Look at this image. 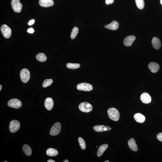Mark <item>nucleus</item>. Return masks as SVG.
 <instances>
[{
    "mask_svg": "<svg viewBox=\"0 0 162 162\" xmlns=\"http://www.w3.org/2000/svg\"><path fill=\"white\" fill-rule=\"evenodd\" d=\"M107 113L109 118L114 121H117L120 118V114L117 109L111 107L107 110Z\"/></svg>",
    "mask_w": 162,
    "mask_h": 162,
    "instance_id": "nucleus-1",
    "label": "nucleus"
},
{
    "mask_svg": "<svg viewBox=\"0 0 162 162\" xmlns=\"http://www.w3.org/2000/svg\"><path fill=\"white\" fill-rule=\"evenodd\" d=\"M20 79L22 82L24 83H26L30 78V73L29 70L26 69H22L20 72Z\"/></svg>",
    "mask_w": 162,
    "mask_h": 162,
    "instance_id": "nucleus-2",
    "label": "nucleus"
},
{
    "mask_svg": "<svg viewBox=\"0 0 162 162\" xmlns=\"http://www.w3.org/2000/svg\"><path fill=\"white\" fill-rule=\"evenodd\" d=\"M11 4L12 8L15 12H21L23 5L20 2V0H12L11 1Z\"/></svg>",
    "mask_w": 162,
    "mask_h": 162,
    "instance_id": "nucleus-3",
    "label": "nucleus"
},
{
    "mask_svg": "<svg viewBox=\"0 0 162 162\" xmlns=\"http://www.w3.org/2000/svg\"><path fill=\"white\" fill-rule=\"evenodd\" d=\"M0 30L4 38L8 39L11 37L12 33L11 30L10 28L7 25H2L1 26Z\"/></svg>",
    "mask_w": 162,
    "mask_h": 162,
    "instance_id": "nucleus-4",
    "label": "nucleus"
},
{
    "mask_svg": "<svg viewBox=\"0 0 162 162\" xmlns=\"http://www.w3.org/2000/svg\"><path fill=\"white\" fill-rule=\"evenodd\" d=\"M79 110L84 112L88 113L92 111V106L89 103L87 102L81 103L79 105Z\"/></svg>",
    "mask_w": 162,
    "mask_h": 162,
    "instance_id": "nucleus-5",
    "label": "nucleus"
},
{
    "mask_svg": "<svg viewBox=\"0 0 162 162\" xmlns=\"http://www.w3.org/2000/svg\"><path fill=\"white\" fill-rule=\"evenodd\" d=\"M61 124L59 122L55 123L51 127L50 134L52 136H56L60 133L61 130Z\"/></svg>",
    "mask_w": 162,
    "mask_h": 162,
    "instance_id": "nucleus-6",
    "label": "nucleus"
},
{
    "mask_svg": "<svg viewBox=\"0 0 162 162\" xmlns=\"http://www.w3.org/2000/svg\"><path fill=\"white\" fill-rule=\"evenodd\" d=\"M20 127L19 122L17 120H13L10 122L9 129L11 133H14L19 130Z\"/></svg>",
    "mask_w": 162,
    "mask_h": 162,
    "instance_id": "nucleus-7",
    "label": "nucleus"
},
{
    "mask_svg": "<svg viewBox=\"0 0 162 162\" xmlns=\"http://www.w3.org/2000/svg\"><path fill=\"white\" fill-rule=\"evenodd\" d=\"M77 88L79 90L90 91L93 89V87L90 84L82 83L79 84L77 86Z\"/></svg>",
    "mask_w": 162,
    "mask_h": 162,
    "instance_id": "nucleus-8",
    "label": "nucleus"
},
{
    "mask_svg": "<svg viewBox=\"0 0 162 162\" xmlns=\"http://www.w3.org/2000/svg\"><path fill=\"white\" fill-rule=\"evenodd\" d=\"M22 103L20 100L17 98H13L8 101V105L12 108L18 109L21 107Z\"/></svg>",
    "mask_w": 162,
    "mask_h": 162,
    "instance_id": "nucleus-9",
    "label": "nucleus"
},
{
    "mask_svg": "<svg viewBox=\"0 0 162 162\" xmlns=\"http://www.w3.org/2000/svg\"><path fill=\"white\" fill-rule=\"evenodd\" d=\"M140 99L144 103L148 104L151 102V97L148 93L144 92L141 95Z\"/></svg>",
    "mask_w": 162,
    "mask_h": 162,
    "instance_id": "nucleus-10",
    "label": "nucleus"
},
{
    "mask_svg": "<svg viewBox=\"0 0 162 162\" xmlns=\"http://www.w3.org/2000/svg\"><path fill=\"white\" fill-rule=\"evenodd\" d=\"M136 39V37L135 36H128L125 38L123 41V43L125 46L129 47L132 45L133 43Z\"/></svg>",
    "mask_w": 162,
    "mask_h": 162,
    "instance_id": "nucleus-11",
    "label": "nucleus"
},
{
    "mask_svg": "<svg viewBox=\"0 0 162 162\" xmlns=\"http://www.w3.org/2000/svg\"><path fill=\"white\" fill-rule=\"evenodd\" d=\"M93 129L95 131L98 132L107 131L110 130V127L100 125H96L94 126Z\"/></svg>",
    "mask_w": 162,
    "mask_h": 162,
    "instance_id": "nucleus-12",
    "label": "nucleus"
},
{
    "mask_svg": "<svg viewBox=\"0 0 162 162\" xmlns=\"http://www.w3.org/2000/svg\"><path fill=\"white\" fill-rule=\"evenodd\" d=\"M39 4L41 7H48L52 6L54 3L53 0H39Z\"/></svg>",
    "mask_w": 162,
    "mask_h": 162,
    "instance_id": "nucleus-13",
    "label": "nucleus"
},
{
    "mask_svg": "<svg viewBox=\"0 0 162 162\" xmlns=\"http://www.w3.org/2000/svg\"><path fill=\"white\" fill-rule=\"evenodd\" d=\"M54 102L52 98L48 97L46 99L45 101V106L47 110H50L53 107Z\"/></svg>",
    "mask_w": 162,
    "mask_h": 162,
    "instance_id": "nucleus-14",
    "label": "nucleus"
},
{
    "mask_svg": "<svg viewBox=\"0 0 162 162\" xmlns=\"http://www.w3.org/2000/svg\"><path fill=\"white\" fill-rule=\"evenodd\" d=\"M148 68L153 73H157L160 69V66L157 63L154 62H151L148 65Z\"/></svg>",
    "mask_w": 162,
    "mask_h": 162,
    "instance_id": "nucleus-15",
    "label": "nucleus"
},
{
    "mask_svg": "<svg viewBox=\"0 0 162 162\" xmlns=\"http://www.w3.org/2000/svg\"><path fill=\"white\" fill-rule=\"evenodd\" d=\"M119 26V24L118 22L116 20H113L110 24L104 26L106 28L113 30H117Z\"/></svg>",
    "mask_w": 162,
    "mask_h": 162,
    "instance_id": "nucleus-16",
    "label": "nucleus"
},
{
    "mask_svg": "<svg viewBox=\"0 0 162 162\" xmlns=\"http://www.w3.org/2000/svg\"><path fill=\"white\" fill-rule=\"evenodd\" d=\"M128 145L129 148L132 151L136 152L138 150V147L134 139L131 138L128 142Z\"/></svg>",
    "mask_w": 162,
    "mask_h": 162,
    "instance_id": "nucleus-17",
    "label": "nucleus"
},
{
    "mask_svg": "<svg viewBox=\"0 0 162 162\" xmlns=\"http://www.w3.org/2000/svg\"><path fill=\"white\" fill-rule=\"evenodd\" d=\"M151 43L154 48L157 50L159 49L161 46V43L160 39L156 37L153 38Z\"/></svg>",
    "mask_w": 162,
    "mask_h": 162,
    "instance_id": "nucleus-18",
    "label": "nucleus"
},
{
    "mask_svg": "<svg viewBox=\"0 0 162 162\" xmlns=\"http://www.w3.org/2000/svg\"><path fill=\"white\" fill-rule=\"evenodd\" d=\"M134 118L137 122L140 123H142L145 121V116L140 113H137L134 116Z\"/></svg>",
    "mask_w": 162,
    "mask_h": 162,
    "instance_id": "nucleus-19",
    "label": "nucleus"
},
{
    "mask_svg": "<svg viewBox=\"0 0 162 162\" xmlns=\"http://www.w3.org/2000/svg\"><path fill=\"white\" fill-rule=\"evenodd\" d=\"M108 146L107 144H104L101 145L98 148L97 151V156L98 157H101L104 152L108 148Z\"/></svg>",
    "mask_w": 162,
    "mask_h": 162,
    "instance_id": "nucleus-20",
    "label": "nucleus"
},
{
    "mask_svg": "<svg viewBox=\"0 0 162 162\" xmlns=\"http://www.w3.org/2000/svg\"><path fill=\"white\" fill-rule=\"evenodd\" d=\"M46 154L47 155L50 157H55L58 154V152L56 150V149H54L52 148H50L47 150Z\"/></svg>",
    "mask_w": 162,
    "mask_h": 162,
    "instance_id": "nucleus-21",
    "label": "nucleus"
},
{
    "mask_svg": "<svg viewBox=\"0 0 162 162\" xmlns=\"http://www.w3.org/2000/svg\"><path fill=\"white\" fill-rule=\"evenodd\" d=\"M23 150L26 155L30 156L32 154V150L30 147L27 144H25L23 146Z\"/></svg>",
    "mask_w": 162,
    "mask_h": 162,
    "instance_id": "nucleus-22",
    "label": "nucleus"
},
{
    "mask_svg": "<svg viewBox=\"0 0 162 162\" xmlns=\"http://www.w3.org/2000/svg\"><path fill=\"white\" fill-rule=\"evenodd\" d=\"M36 59L38 61L40 62H45L47 60V57L43 53H39L36 56Z\"/></svg>",
    "mask_w": 162,
    "mask_h": 162,
    "instance_id": "nucleus-23",
    "label": "nucleus"
},
{
    "mask_svg": "<svg viewBox=\"0 0 162 162\" xmlns=\"http://www.w3.org/2000/svg\"><path fill=\"white\" fill-rule=\"evenodd\" d=\"M67 68L71 69H76L80 67V65L79 63H68L67 64Z\"/></svg>",
    "mask_w": 162,
    "mask_h": 162,
    "instance_id": "nucleus-24",
    "label": "nucleus"
},
{
    "mask_svg": "<svg viewBox=\"0 0 162 162\" xmlns=\"http://www.w3.org/2000/svg\"><path fill=\"white\" fill-rule=\"evenodd\" d=\"M79 29L77 27H75L73 28L71 34V38L72 39H75L79 33Z\"/></svg>",
    "mask_w": 162,
    "mask_h": 162,
    "instance_id": "nucleus-25",
    "label": "nucleus"
},
{
    "mask_svg": "<svg viewBox=\"0 0 162 162\" xmlns=\"http://www.w3.org/2000/svg\"><path fill=\"white\" fill-rule=\"evenodd\" d=\"M137 6L140 9H143L144 6V0H135Z\"/></svg>",
    "mask_w": 162,
    "mask_h": 162,
    "instance_id": "nucleus-26",
    "label": "nucleus"
},
{
    "mask_svg": "<svg viewBox=\"0 0 162 162\" xmlns=\"http://www.w3.org/2000/svg\"><path fill=\"white\" fill-rule=\"evenodd\" d=\"M53 83V80L51 79H47L44 81L43 83L42 86L44 88L50 86Z\"/></svg>",
    "mask_w": 162,
    "mask_h": 162,
    "instance_id": "nucleus-27",
    "label": "nucleus"
},
{
    "mask_svg": "<svg viewBox=\"0 0 162 162\" xmlns=\"http://www.w3.org/2000/svg\"><path fill=\"white\" fill-rule=\"evenodd\" d=\"M78 141L81 148L82 150L85 149L86 148V144L84 140L82 138L79 137L78 138Z\"/></svg>",
    "mask_w": 162,
    "mask_h": 162,
    "instance_id": "nucleus-28",
    "label": "nucleus"
},
{
    "mask_svg": "<svg viewBox=\"0 0 162 162\" xmlns=\"http://www.w3.org/2000/svg\"><path fill=\"white\" fill-rule=\"evenodd\" d=\"M157 138L158 140L162 142V132L158 134Z\"/></svg>",
    "mask_w": 162,
    "mask_h": 162,
    "instance_id": "nucleus-29",
    "label": "nucleus"
},
{
    "mask_svg": "<svg viewBox=\"0 0 162 162\" xmlns=\"http://www.w3.org/2000/svg\"><path fill=\"white\" fill-rule=\"evenodd\" d=\"M114 0H106L105 3L107 5H109L110 4L113 3Z\"/></svg>",
    "mask_w": 162,
    "mask_h": 162,
    "instance_id": "nucleus-30",
    "label": "nucleus"
},
{
    "mask_svg": "<svg viewBox=\"0 0 162 162\" xmlns=\"http://www.w3.org/2000/svg\"><path fill=\"white\" fill-rule=\"evenodd\" d=\"M27 32L29 33H32L34 32V30L32 28H31L28 29Z\"/></svg>",
    "mask_w": 162,
    "mask_h": 162,
    "instance_id": "nucleus-31",
    "label": "nucleus"
},
{
    "mask_svg": "<svg viewBox=\"0 0 162 162\" xmlns=\"http://www.w3.org/2000/svg\"><path fill=\"white\" fill-rule=\"evenodd\" d=\"M35 22V20L33 19L31 20H30L28 23V24L29 25V26L31 25H32Z\"/></svg>",
    "mask_w": 162,
    "mask_h": 162,
    "instance_id": "nucleus-32",
    "label": "nucleus"
},
{
    "mask_svg": "<svg viewBox=\"0 0 162 162\" xmlns=\"http://www.w3.org/2000/svg\"><path fill=\"white\" fill-rule=\"evenodd\" d=\"M48 162H55L54 161V160H49L48 161Z\"/></svg>",
    "mask_w": 162,
    "mask_h": 162,
    "instance_id": "nucleus-33",
    "label": "nucleus"
},
{
    "mask_svg": "<svg viewBox=\"0 0 162 162\" xmlns=\"http://www.w3.org/2000/svg\"><path fill=\"white\" fill-rule=\"evenodd\" d=\"M64 162H69V161L67 160H65L64 161H63Z\"/></svg>",
    "mask_w": 162,
    "mask_h": 162,
    "instance_id": "nucleus-34",
    "label": "nucleus"
},
{
    "mask_svg": "<svg viewBox=\"0 0 162 162\" xmlns=\"http://www.w3.org/2000/svg\"><path fill=\"white\" fill-rule=\"evenodd\" d=\"M0 91H1V90L2 89V85H1V84L0 85Z\"/></svg>",
    "mask_w": 162,
    "mask_h": 162,
    "instance_id": "nucleus-35",
    "label": "nucleus"
},
{
    "mask_svg": "<svg viewBox=\"0 0 162 162\" xmlns=\"http://www.w3.org/2000/svg\"><path fill=\"white\" fill-rule=\"evenodd\" d=\"M160 3L162 5V0H160Z\"/></svg>",
    "mask_w": 162,
    "mask_h": 162,
    "instance_id": "nucleus-36",
    "label": "nucleus"
},
{
    "mask_svg": "<svg viewBox=\"0 0 162 162\" xmlns=\"http://www.w3.org/2000/svg\"><path fill=\"white\" fill-rule=\"evenodd\" d=\"M104 162H109V161L108 160L105 161H104Z\"/></svg>",
    "mask_w": 162,
    "mask_h": 162,
    "instance_id": "nucleus-37",
    "label": "nucleus"
},
{
    "mask_svg": "<svg viewBox=\"0 0 162 162\" xmlns=\"http://www.w3.org/2000/svg\"><path fill=\"white\" fill-rule=\"evenodd\" d=\"M7 162V161H4V162Z\"/></svg>",
    "mask_w": 162,
    "mask_h": 162,
    "instance_id": "nucleus-38",
    "label": "nucleus"
}]
</instances>
